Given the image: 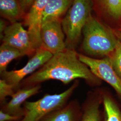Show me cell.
I'll return each mask as SVG.
<instances>
[{"label": "cell", "instance_id": "cell-2", "mask_svg": "<svg viewBox=\"0 0 121 121\" xmlns=\"http://www.w3.org/2000/svg\"><path fill=\"white\" fill-rule=\"evenodd\" d=\"M82 49L91 56H109L119 39L111 30L91 14L83 28Z\"/></svg>", "mask_w": 121, "mask_h": 121}, {"label": "cell", "instance_id": "cell-13", "mask_svg": "<svg viewBox=\"0 0 121 121\" xmlns=\"http://www.w3.org/2000/svg\"><path fill=\"white\" fill-rule=\"evenodd\" d=\"M24 56L17 49L2 43L0 47V72L3 73L12 60Z\"/></svg>", "mask_w": 121, "mask_h": 121}, {"label": "cell", "instance_id": "cell-17", "mask_svg": "<svg viewBox=\"0 0 121 121\" xmlns=\"http://www.w3.org/2000/svg\"><path fill=\"white\" fill-rule=\"evenodd\" d=\"M81 121H100L99 101H94L86 107Z\"/></svg>", "mask_w": 121, "mask_h": 121}, {"label": "cell", "instance_id": "cell-11", "mask_svg": "<svg viewBox=\"0 0 121 121\" xmlns=\"http://www.w3.org/2000/svg\"><path fill=\"white\" fill-rule=\"evenodd\" d=\"M73 0H48L43 10L42 24L60 18L71 5Z\"/></svg>", "mask_w": 121, "mask_h": 121}, {"label": "cell", "instance_id": "cell-12", "mask_svg": "<svg viewBox=\"0 0 121 121\" xmlns=\"http://www.w3.org/2000/svg\"><path fill=\"white\" fill-rule=\"evenodd\" d=\"M0 12L1 15L13 23L23 12L17 0H0Z\"/></svg>", "mask_w": 121, "mask_h": 121}, {"label": "cell", "instance_id": "cell-21", "mask_svg": "<svg viewBox=\"0 0 121 121\" xmlns=\"http://www.w3.org/2000/svg\"><path fill=\"white\" fill-rule=\"evenodd\" d=\"M34 1V0H19V2L23 12L31 5Z\"/></svg>", "mask_w": 121, "mask_h": 121}, {"label": "cell", "instance_id": "cell-7", "mask_svg": "<svg viewBox=\"0 0 121 121\" xmlns=\"http://www.w3.org/2000/svg\"><path fill=\"white\" fill-rule=\"evenodd\" d=\"M42 47L53 55L67 48L65 33L60 20L46 22L42 24L41 30Z\"/></svg>", "mask_w": 121, "mask_h": 121}, {"label": "cell", "instance_id": "cell-8", "mask_svg": "<svg viewBox=\"0 0 121 121\" xmlns=\"http://www.w3.org/2000/svg\"><path fill=\"white\" fill-rule=\"evenodd\" d=\"M0 39L2 43L17 49L24 56H30L35 52L27 30L24 28L21 23L15 22L7 26Z\"/></svg>", "mask_w": 121, "mask_h": 121}, {"label": "cell", "instance_id": "cell-9", "mask_svg": "<svg viewBox=\"0 0 121 121\" xmlns=\"http://www.w3.org/2000/svg\"><path fill=\"white\" fill-rule=\"evenodd\" d=\"M48 0H34L25 19L32 46L35 51L42 46L41 30L43 10Z\"/></svg>", "mask_w": 121, "mask_h": 121}, {"label": "cell", "instance_id": "cell-22", "mask_svg": "<svg viewBox=\"0 0 121 121\" xmlns=\"http://www.w3.org/2000/svg\"><path fill=\"white\" fill-rule=\"evenodd\" d=\"M6 22L4 20L0 19V38L2 36L3 33L7 26L6 25Z\"/></svg>", "mask_w": 121, "mask_h": 121}, {"label": "cell", "instance_id": "cell-14", "mask_svg": "<svg viewBox=\"0 0 121 121\" xmlns=\"http://www.w3.org/2000/svg\"><path fill=\"white\" fill-rule=\"evenodd\" d=\"M104 13L115 19L121 18V0H95Z\"/></svg>", "mask_w": 121, "mask_h": 121}, {"label": "cell", "instance_id": "cell-16", "mask_svg": "<svg viewBox=\"0 0 121 121\" xmlns=\"http://www.w3.org/2000/svg\"><path fill=\"white\" fill-rule=\"evenodd\" d=\"M103 104L105 121H121V112L116 104L110 97L104 96Z\"/></svg>", "mask_w": 121, "mask_h": 121}, {"label": "cell", "instance_id": "cell-18", "mask_svg": "<svg viewBox=\"0 0 121 121\" xmlns=\"http://www.w3.org/2000/svg\"><path fill=\"white\" fill-rule=\"evenodd\" d=\"M109 57L113 69L121 79V42L119 40L114 51Z\"/></svg>", "mask_w": 121, "mask_h": 121}, {"label": "cell", "instance_id": "cell-3", "mask_svg": "<svg viewBox=\"0 0 121 121\" xmlns=\"http://www.w3.org/2000/svg\"><path fill=\"white\" fill-rule=\"evenodd\" d=\"M91 0H73L65 16L61 21L63 30L66 37L67 48L73 49L90 16Z\"/></svg>", "mask_w": 121, "mask_h": 121}, {"label": "cell", "instance_id": "cell-20", "mask_svg": "<svg viewBox=\"0 0 121 121\" xmlns=\"http://www.w3.org/2000/svg\"><path fill=\"white\" fill-rule=\"evenodd\" d=\"M23 116L12 115L5 112L2 110L0 111V121H20Z\"/></svg>", "mask_w": 121, "mask_h": 121}, {"label": "cell", "instance_id": "cell-4", "mask_svg": "<svg viewBox=\"0 0 121 121\" xmlns=\"http://www.w3.org/2000/svg\"><path fill=\"white\" fill-rule=\"evenodd\" d=\"M76 86L74 83L62 93L46 94L36 101H26L24 116L19 121H40L49 113L63 108Z\"/></svg>", "mask_w": 121, "mask_h": 121}, {"label": "cell", "instance_id": "cell-15", "mask_svg": "<svg viewBox=\"0 0 121 121\" xmlns=\"http://www.w3.org/2000/svg\"><path fill=\"white\" fill-rule=\"evenodd\" d=\"M75 121V111L69 105L49 113L40 121Z\"/></svg>", "mask_w": 121, "mask_h": 121}, {"label": "cell", "instance_id": "cell-23", "mask_svg": "<svg viewBox=\"0 0 121 121\" xmlns=\"http://www.w3.org/2000/svg\"><path fill=\"white\" fill-rule=\"evenodd\" d=\"M113 31L115 34V35H116V36H117V39L121 42V28L120 29L114 30Z\"/></svg>", "mask_w": 121, "mask_h": 121}, {"label": "cell", "instance_id": "cell-10", "mask_svg": "<svg viewBox=\"0 0 121 121\" xmlns=\"http://www.w3.org/2000/svg\"><path fill=\"white\" fill-rule=\"evenodd\" d=\"M40 89V85H37L29 88L20 89L14 92L11 97V99L5 104L3 109L5 112L12 115L24 116V110L22 108V104L27 99L38 93Z\"/></svg>", "mask_w": 121, "mask_h": 121}, {"label": "cell", "instance_id": "cell-5", "mask_svg": "<svg viewBox=\"0 0 121 121\" xmlns=\"http://www.w3.org/2000/svg\"><path fill=\"white\" fill-rule=\"evenodd\" d=\"M78 56L94 75L108 83L121 97V79L113 69L109 56L96 59L81 54H78Z\"/></svg>", "mask_w": 121, "mask_h": 121}, {"label": "cell", "instance_id": "cell-19", "mask_svg": "<svg viewBox=\"0 0 121 121\" xmlns=\"http://www.w3.org/2000/svg\"><path fill=\"white\" fill-rule=\"evenodd\" d=\"M12 86L10 85L3 79L0 80V100L3 102L5 99L8 96H11L14 93Z\"/></svg>", "mask_w": 121, "mask_h": 121}, {"label": "cell", "instance_id": "cell-1", "mask_svg": "<svg viewBox=\"0 0 121 121\" xmlns=\"http://www.w3.org/2000/svg\"><path fill=\"white\" fill-rule=\"evenodd\" d=\"M78 78L93 83L99 79L80 61L73 49L67 48L53 55L41 67L22 82L29 88L47 80H56L67 84Z\"/></svg>", "mask_w": 121, "mask_h": 121}, {"label": "cell", "instance_id": "cell-6", "mask_svg": "<svg viewBox=\"0 0 121 121\" xmlns=\"http://www.w3.org/2000/svg\"><path fill=\"white\" fill-rule=\"evenodd\" d=\"M53 54L42 46L36 51L27 63L22 68L11 71H6L1 73L2 79L15 88L23 79L31 75L45 64Z\"/></svg>", "mask_w": 121, "mask_h": 121}]
</instances>
